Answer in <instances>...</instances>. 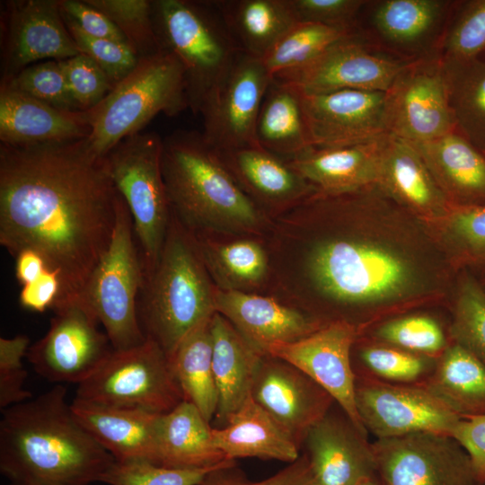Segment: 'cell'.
<instances>
[{"mask_svg":"<svg viewBox=\"0 0 485 485\" xmlns=\"http://www.w3.org/2000/svg\"><path fill=\"white\" fill-rule=\"evenodd\" d=\"M119 197L87 137L0 145V243L44 257L61 280L54 306L80 298L110 244Z\"/></svg>","mask_w":485,"mask_h":485,"instance_id":"6da1fadb","label":"cell"},{"mask_svg":"<svg viewBox=\"0 0 485 485\" xmlns=\"http://www.w3.org/2000/svg\"><path fill=\"white\" fill-rule=\"evenodd\" d=\"M66 389L2 410L0 471L12 485H91L115 462L74 415Z\"/></svg>","mask_w":485,"mask_h":485,"instance_id":"7a4b0ae2","label":"cell"},{"mask_svg":"<svg viewBox=\"0 0 485 485\" xmlns=\"http://www.w3.org/2000/svg\"><path fill=\"white\" fill-rule=\"evenodd\" d=\"M162 172L172 212L189 230H248L260 217L201 132L177 130L163 141Z\"/></svg>","mask_w":485,"mask_h":485,"instance_id":"3957f363","label":"cell"},{"mask_svg":"<svg viewBox=\"0 0 485 485\" xmlns=\"http://www.w3.org/2000/svg\"><path fill=\"white\" fill-rule=\"evenodd\" d=\"M215 290L196 239L172 212L159 260L144 276L137 318L146 339L168 358L179 343L216 313Z\"/></svg>","mask_w":485,"mask_h":485,"instance_id":"277c9868","label":"cell"},{"mask_svg":"<svg viewBox=\"0 0 485 485\" xmlns=\"http://www.w3.org/2000/svg\"><path fill=\"white\" fill-rule=\"evenodd\" d=\"M152 13L161 48L184 69L189 109L200 115L241 50L211 1L152 0Z\"/></svg>","mask_w":485,"mask_h":485,"instance_id":"5b68a950","label":"cell"},{"mask_svg":"<svg viewBox=\"0 0 485 485\" xmlns=\"http://www.w3.org/2000/svg\"><path fill=\"white\" fill-rule=\"evenodd\" d=\"M306 268L316 288L347 305H375L401 299L416 285L411 262L391 248L357 238L322 241Z\"/></svg>","mask_w":485,"mask_h":485,"instance_id":"8992f818","label":"cell"},{"mask_svg":"<svg viewBox=\"0 0 485 485\" xmlns=\"http://www.w3.org/2000/svg\"><path fill=\"white\" fill-rule=\"evenodd\" d=\"M189 106L185 72L170 52L142 57L106 97L89 110L91 150L104 157L123 139L133 136L156 115L173 117Z\"/></svg>","mask_w":485,"mask_h":485,"instance_id":"52a82bcc","label":"cell"},{"mask_svg":"<svg viewBox=\"0 0 485 485\" xmlns=\"http://www.w3.org/2000/svg\"><path fill=\"white\" fill-rule=\"evenodd\" d=\"M163 141L156 132H139L120 141L103 157L131 213L144 276L159 260L172 216L162 172Z\"/></svg>","mask_w":485,"mask_h":485,"instance_id":"ba28073f","label":"cell"},{"mask_svg":"<svg viewBox=\"0 0 485 485\" xmlns=\"http://www.w3.org/2000/svg\"><path fill=\"white\" fill-rule=\"evenodd\" d=\"M144 270L128 207L119 194L110 244L79 298L104 327L113 349L143 343L137 297Z\"/></svg>","mask_w":485,"mask_h":485,"instance_id":"9c48e42d","label":"cell"},{"mask_svg":"<svg viewBox=\"0 0 485 485\" xmlns=\"http://www.w3.org/2000/svg\"><path fill=\"white\" fill-rule=\"evenodd\" d=\"M75 398L110 407L167 413L185 400L169 358L154 340L112 349L79 384Z\"/></svg>","mask_w":485,"mask_h":485,"instance_id":"30bf717a","label":"cell"},{"mask_svg":"<svg viewBox=\"0 0 485 485\" xmlns=\"http://www.w3.org/2000/svg\"><path fill=\"white\" fill-rule=\"evenodd\" d=\"M384 123L389 135L410 143L456 129L440 56L410 61L401 70L385 92Z\"/></svg>","mask_w":485,"mask_h":485,"instance_id":"8fae6325","label":"cell"},{"mask_svg":"<svg viewBox=\"0 0 485 485\" xmlns=\"http://www.w3.org/2000/svg\"><path fill=\"white\" fill-rule=\"evenodd\" d=\"M47 333L29 348L27 357L38 375L61 384L89 378L113 349L98 329L94 314L79 299L53 307Z\"/></svg>","mask_w":485,"mask_h":485,"instance_id":"7c38bea8","label":"cell"},{"mask_svg":"<svg viewBox=\"0 0 485 485\" xmlns=\"http://www.w3.org/2000/svg\"><path fill=\"white\" fill-rule=\"evenodd\" d=\"M372 448L382 485H479L468 453L450 435L375 439Z\"/></svg>","mask_w":485,"mask_h":485,"instance_id":"4fadbf2b","label":"cell"},{"mask_svg":"<svg viewBox=\"0 0 485 485\" xmlns=\"http://www.w3.org/2000/svg\"><path fill=\"white\" fill-rule=\"evenodd\" d=\"M355 400L362 425L375 439L420 432L452 436L461 419L420 384L357 375Z\"/></svg>","mask_w":485,"mask_h":485,"instance_id":"5bb4252c","label":"cell"},{"mask_svg":"<svg viewBox=\"0 0 485 485\" xmlns=\"http://www.w3.org/2000/svg\"><path fill=\"white\" fill-rule=\"evenodd\" d=\"M271 80L261 59L239 52L220 90L200 114L202 137L212 148L260 146L256 124Z\"/></svg>","mask_w":485,"mask_h":485,"instance_id":"9a60e30c","label":"cell"},{"mask_svg":"<svg viewBox=\"0 0 485 485\" xmlns=\"http://www.w3.org/2000/svg\"><path fill=\"white\" fill-rule=\"evenodd\" d=\"M409 62L373 50L358 32L335 43L308 65L273 78L305 93L348 89L386 92Z\"/></svg>","mask_w":485,"mask_h":485,"instance_id":"2e32d148","label":"cell"},{"mask_svg":"<svg viewBox=\"0 0 485 485\" xmlns=\"http://www.w3.org/2000/svg\"><path fill=\"white\" fill-rule=\"evenodd\" d=\"M357 337L355 324L336 320L301 340L274 345L266 355L283 359L303 371L333 398L360 430L368 434L360 421L355 400L351 352Z\"/></svg>","mask_w":485,"mask_h":485,"instance_id":"e0dca14e","label":"cell"},{"mask_svg":"<svg viewBox=\"0 0 485 485\" xmlns=\"http://www.w3.org/2000/svg\"><path fill=\"white\" fill-rule=\"evenodd\" d=\"M4 5L1 81L33 64L81 54L63 21L58 0L8 1Z\"/></svg>","mask_w":485,"mask_h":485,"instance_id":"ac0fdd59","label":"cell"},{"mask_svg":"<svg viewBox=\"0 0 485 485\" xmlns=\"http://www.w3.org/2000/svg\"><path fill=\"white\" fill-rule=\"evenodd\" d=\"M251 396L300 448L309 429L336 403L303 371L269 355L261 357Z\"/></svg>","mask_w":485,"mask_h":485,"instance_id":"d6986e66","label":"cell"},{"mask_svg":"<svg viewBox=\"0 0 485 485\" xmlns=\"http://www.w3.org/2000/svg\"><path fill=\"white\" fill-rule=\"evenodd\" d=\"M300 93L313 147L352 146L388 134L384 123L385 92L348 89Z\"/></svg>","mask_w":485,"mask_h":485,"instance_id":"ffe728a7","label":"cell"},{"mask_svg":"<svg viewBox=\"0 0 485 485\" xmlns=\"http://www.w3.org/2000/svg\"><path fill=\"white\" fill-rule=\"evenodd\" d=\"M303 445L313 485H356L375 475L367 434L337 403L309 429Z\"/></svg>","mask_w":485,"mask_h":485,"instance_id":"44dd1931","label":"cell"},{"mask_svg":"<svg viewBox=\"0 0 485 485\" xmlns=\"http://www.w3.org/2000/svg\"><path fill=\"white\" fill-rule=\"evenodd\" d=\"M455 1L383 0L373 3L369 24L399 57L413 61L439 56Z\"/></svg>","mask_w":485,"mask_h":485,"instance_id":"7402d4cb","label":"cell"},{"mask_svg":"<svg viewBox=\"0 0 485 485\" xmlns=\"http://www.w3.org/2000/svg\"><path fill=\"white\" fill-rule=\"evenodd\" d=\"M216 312L258 351L301 340L325 323L271 297L239 290H215Z\"/></svg>","mask_w":485,"mask_h":485,"instance_id":"603a6c76","label":"cell"},{"mask_svg":"<svg viewBox=\"0 0 485 485\" xmlns=\"http://www.w3.org/2000/svg\"><path fill=\"white\" fill-rule=\"evenodd\" d=\"M389 136L346 146H312L287 162L319 193L338 196L359 191L377 186Z\"/></svg>","mask_w":485,"mask_h":485,"instance_id":"cb8c5ba5","label":"cell"},{"mask_svg":"<svg viewBox=\"0 0 485 485\" xmlns=\"http://www.w3.org/2000/svg\"><path fill=\"white\" fill-rule=\"evenodd\" d=\"M90 113L66 110L0 87V142L30 146L86 138Z\"/></svg>","mask_w":485,"mask_h":485,"instance_id":"d4e9b609","label":"cell"},{"mask_svg":"<svg viewBox=\"0 0 485 485\" xmlns=\"http://www.w3.org/2000/svg\"><path fill=\"white\" fill-rule=\"evenodd\" d=\"M70 405L79 422L116 461L142 460L157 464L162 414L110 407L78 398Z\"/></svg>","mask_w":485,"mask_h":485,"instance_id":"484cf974","label":"cell"},{"mask_svg":"<svg viewBox=\"0 0 485 485\" xmlns=\"http://www.w3.org/2000/svg\"><path fill=\"white\" fill-rule=\"evenodd\" d=\"M377 186L389 198L426 218L442 219L452 207L413 145L391 135Z\"/></svg>","mask_w":485,"mask_h":485,"instance_id":"4316f807","label":"cell"},{"mask_svg":"<svg viewBox=\"0 0 485 485\" xmlns=\"http://www.w3.org/2000/svg\"><path fill=\"white\" fill-rule=\"evenodd\" d=\"M212 364L217 391L216 428L225 425L251 396L263 354L253 348L223 315L211 319Z\"/></svg>","mask_w":485,"mask_h":485,"instance_id":"83f0119b","label":"cell"},{"mask_svg":"<svg viewBox=\"0 0 485 485\" xmlns=\"http://www.w3.org/2000/svg\"><path fill=\"white\" fill-rule=\"evenodd\" d=\"M411 144L451 204L485 202V154L456 129L431 141Z\"/></svg>","mask_w":485,"mask_h":485,"instance_id":"f1b7e54d","label":"cell"},{"mask_svg":"<svg viewBox=\"0 0 485 485\" xmlns=\"http://www.w3.org/2000/svg\"><path fill=\"white\" fill-rule=\"evenodd\" d=\"M216 447L228 460L259 458L291 463L300 447L250 396L225 426L213 428Z\"/></svg>","mask_w":485,"mask_h":485,"instance_id":"f546056e","label":"cell"},{"mask_svg":"<svg viewBox=\"0 0 485 485\" xmlns=\"http://www.w3.org/2000/svg\"><path fill=\"white\" fill-rule=\"evenodd\" d=\"M216 152L244 192L266 203L288 204L318 192L287 160L260 146Z\"/></svg>","mask_w":485,"mask_h":485,"instance_id":"4dcf8cb0","label":"cell"},{"mask_svg":"<svg viewBox=\"0 0 485 485\" xmlns=\"http://www.w3.org/2000/svg\"><path fill=\"white\" fill-rule=\"evenodd\" d=\"M211 2L239 49L260 59L299 22L292 0Z\"/></svg>","mask_w":485,"mask_h":485,"instance_id":"1f68e13d","label":"cell"},{"mask_svg":"<svg viewBox=\"0 0 485 485\" xmlns=\"http://www.w3.org/2000/svg\"><path fill=\"white\" fill-rule=\"evenodd\" d=\"M213 428L198 408L184 400L161 416L157 464L177 469L214 467L228 460L213 440Z\"/></svg>","mask_w":485,"mask_h":485,"instance_id":"d6a6232c","label":"cell"},{"mask_svg":"<svg viewBox=\"0 0 485 485\" xmlns=\"http://www.w3.org/2000/svg\"><path fill=\"white\" fill-rule=\"evenodd\" d=\"M420 384L460 418L485 415V364L456 343Z\"/></svg>","mask_w":485,"mask_h":485,"instance_id":"836d02e7","label":"cell"},{"mask_svg":"<svg viewBox=\"0 0 485 485\" xmlns=\"http://www.w3.org/2000/svg\"><path fill=\"white\" fill-rule=\"evenodd\" d=\"M256 139L260 147L286 160L312 147L295 86L272 78L260 109Z\"/></svg>","mask_w":485,"mask_h":485,"instance_id":"e575fe53","label":"cell"},{"mask_svg":"<svg viewBox=\"0 0 485 485\" xmlns=\"http://www.w3.org/2000/svg\"><path fill=\"white\" fill-rule=\"evenodd\" d=\"M211 319L192 330L169 357L185 400L208 422L215 418L218 400L212 364Z\"/></svg>","mask_w":485,"mask_h":485,"instance_id":"d590c367","label":"cell"},{"mask_svg":"<svg viewBox=\"0 0 485 485\" xmlns=\"http://www.w3.org/2000/svg\"><path fill=\"white\" fill-rule=\"evenodd\" d=\"M443 64L455 128L485 154V58Z\"/></svg>","mask_w":485,"mask_h":485,"instance_id":"8d00e7d4","label":"cell"},{"mask_svg":"<svg viewBox=\"0 0 485 485\" xmlns=\"http://www.w3.org/2000/svg\"><path fill=\"white\" fill-rule=\"evenodd\" d=\"M196 242L207 269L223 285L225 290L242 291L253 287L267 273V255L254 241L239 240L225 244L197 239Z\"/></svg>","mask_w":485,"mask_h":485,"instance_id":"74e56055","label":"cell"},{"mask_svg":"<svg viewBox=\"0 0 485 485\" xmlns=\"http://www.w3.org/2000/svg\"><path fill=\"white\" fill-rule=\"evenodd\" d=\"M358 32L298 22L261 60L273 78L308 65L335 43Z\"/></svg>","mask_w":485,"mask_h":485,"instance_id":"f35d334b","label":"cell"},{"mask_svg":"<svg viewBox=\"0 0 485 485\" xmlns=\"http://www.w3.org/2000/svg\"><path fill=\"white\" fill-rule=\"evenodd\" d=\"M436 359L376 340L364 343L355 354L351 352L356 376H367L393 384H421L433 371Z\"/></svg>","mask_w":485,"mask_h":485,"instance_id":"ab89813d","label":"cell"},{"mask_svg":"<svg viewBox=\"0 0 485 485\" xmlns=\"http://www.w3.org/2000/svg\"><path fill=\"white\" fill-rule=\"evenodd\" d=\"M485 51V0L455 1L444 33L443 60H467Z\"/></svg>","mask_w":485,"mask_h":485,"instance_id":"60d3db41","label":"cell"},{"mask_svg":"<svg viewBox=\"0 0 485 485\" xmlns=\"http://www.w3.org/2000/svg\"><path fill=\"white\" fill-rule=\"evenodd\" d=\"M376 341L438 357L449 345L440 323L431 316L412 314L388 320L375 331Z\"/></svg>","mask_w":485,"mask_h":485,"instance_id":"b9f144b4","label":"cell"},{"mask_svg":"<svg viewBox=\"0 0 485 485\" xmlns=\"http://www.w3.org/2000/svg\"><path fill=\"white\" fill-rule=\"evenodd\" d=\"M118 27L139 58L162 50L155 34L150 0H85Z\"/></svg>","mask_w":485,"mask_h":485,"instance_id":"7bdbcfd3","label":"cell"},{"mask_svg":"<svg viewBox=\"0 0 485 485\" xmlns=\"http://www.w3.org/2000/svg\"><path fill=\"white\" fill-rule=\"evenodd\" d=\"M449 333L452 342L485 364V292L471 278L459 287Z\"/></svg>","mask_w":485,"mask_h":485,"instance_id":"ee69618b","label":"cell"},{"mask_svg":"<svg viewBox=\"0 0 485 485\" xmlns=\"http://www.w3.org/2000/svg\"><path fill=\"white\" fill-rule=\"evenodd\" d=\"M0 87L28 95L66 110H78L66 84L61 60L33 64L13 77L1 81Z\"/></svg>","mask_w":485,"mask_h":485,"instance_id":"f6af8a7d","label":"cell"},{"mask_svg":"<svg viewBox=\"0 0 485 485\" xmlns=\"http://www.w3.org/2000/svg\"><path fill=\"white\" fill-rule=\"evenodd\" d=\"M226 461L209 468L177 469L148 461L115 460L100 482L108 485H198L209 472Z\"/></svg>","mask_w":485,"mask_h":485,"instance_id":"bcb514c9","label":"cell"},{"mask_svg":"<svg viewBox=\"0 0 485 485\" xmlns=\"http://www.w3.org/2000/svg\"><path fill=\"white\" fill-rule=\"evenodd\" d=\"M61 15L80 53L96 63L109 76L113 85L136 67L140 58L128 44L89 36L67 17L62 13Z\"/></svg>","mask_w":485,"mask_h":485,"instance_id":"7dc6e473","label":"cell"},{"mask_svg":"<svg viewBox=\"0 0 485 485\" xmlns=\"http://www.w3.org/2000/svg\"><path fill=\"white\" fill-rule=\"evenodd\" d=\"M61 62L70 96L78 110L96 107L114 86L104 71L84 54Z\"/></svg>","mask_w":485,"mask_h":485,"instance_id":"c3c4849f","label":"cell"},{"mask_svg":"<svg viewBox=\"0 0 485 485\" xmlns=\"http://www.w3.org/2000/svg\"><path fill=\"white\" fill-rule=\"evenodd\" d=\"M30 340L26 335L0 338V408L4 410L32 398L24 388L27 371L22 365Z\"/></svg>","mask_w":485,"mask_h":485,"instance_id":"681fc988","label":"cell"},{"mask_svg":"<svg viewBox=\"0 0 485 485\" xmlns=\"http://www.w3.org/2000/svg\"><path fill=\"white\" fill-rule=\"evenodd\" d=\"M445 219L449 240L472 259H485V202L452 205Z\"/></svg>","mask_w":485,"mask_h":485,"instance_id":"f907efd6","label":"cell"},{"mask_svg":"<svg viewBox=\"0 0 485 485\" xmlns=\"http://www.w3.org/2000/svg\"><path fill=\"white\" fill-rule=\"evenodd\" d=\"M198 485H313L309 463L304 453L286 468L264 480L252 481L228 460L209 472Z\"/></svg>","mask_w":485,"mask_h":485,"instance_id":"816d5d0a","label":"cell"},{"mask_svg":"<svg viewBox=\"0 0 485 485\" xmlns=\"http://www.w3.org/2000/svg\"><path fill=\"white\" fill-rule=\"evenodd\" d=\"M299 22L358 31V18L367 1L292 0Z\"/></svg>","mask_w":485,"mask_h":485,"instance_id":"f5cc1de1","label":"cell"},{"mask_svg":"<svg viewBox=\"0 0 485 485\" xmlns=\"http://www.w3.org/2000/svg\"><path fill=\"white\" fill-rule=\"evenodd\" d=\"M58 5L61 13L74 22L84 33L94 38L108 39L128 44L112 21L85 0H58Z\"/></svg>","mask_w":485,"mask_h":485,"instance_id":"db71d44e","label":"cell"},{"mask_svg":"<svg viewBox=\"0 0 485 485\" xmlns=\"http://www.w3.org/2000/svg\"><path fill=\"white\" fill-rule=\"evenodd\" d=\"M452 436L468 453L476 481H485V415L461 418L453 430Z\"/></svg>","mask_w":485,"mask_h":485,"instance_id":"11a10c76","label":"cell"},{"mask_svg":"<svg viewBox=\"0 0 485 485\" xmlns=\"http://www.w3.org/2000/svg\"><path fill=\"white\" fill-rule=\"evenodd\" d=\"M61 290L58 274L48 269L33 281L22 286L19 303L26 310L43 313L54 307L60 297Z\"/></svg>","mask_w":485,"mask_h":485,"instance_id":"9f6ffc18","label":"cell"},{"mask_svg":"<svg viewBox=\"0 0 485 485\" xmlns=\"http://www.w3.org/2000/svg\"><path fill=\"white\" fill-rule=\"evenodd\" d=\"M14 257L15 276L22 286L33 281L50 269L44 257L34 251L24 250Z\"/></svg>","mask_w":485,"mask_h":485,"instance_id":"6f0895ef","label":"cell"},{"mask_svg":"<svg viewBox=\"0 0 485 485\" xmlns=\"http://www.w3.org/2000/svg\"><path fill=\"white\" fill-rule=\"evenodd\" d=\"M356 485H382V483L376 477V475H373L371 477L361 480Z\"/></svg>","mask_w":485,"mask_h":485,"instance_id":"680465c9","label":"cell"},{"mask_svg":"<svg viewBox=\"0 0 485 485\" xmlns=\"http://www.w3.org/2000/svg\"><path fill=\"white\" fill-rule=\"evenodd\" d=\"M481 57H482L483 58H485V51H484V53L482 54Z\"/></svg>","mask_w":485,"mask_h":485,"instance_id":"91938a15","label":"cell"},{"mask_svg":"<svg viewBox=\"0 0 485 485\" xmlns=\"http://www.w3.org/2000/svg\"><path fill=\"white\" fill-rule=\"evenodd\" d=\"M481 485H485V481H484L482 484H481Z\"/></svg>","mask_w":485,"mask_h":485,"instance_id":"94428289","label":"cell"}]
</instances>
